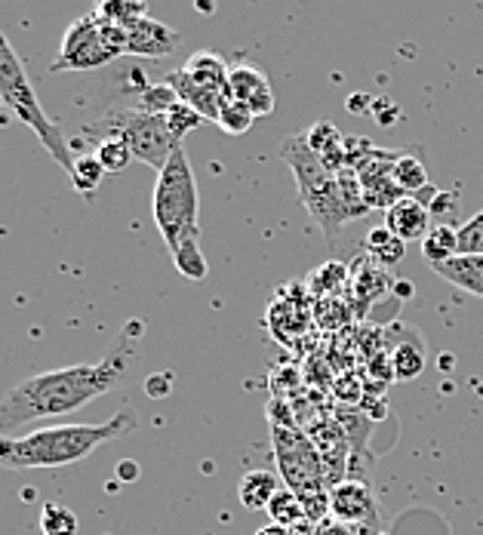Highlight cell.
I'll use <instances>...</instances> for the list:
<instances>
[{
	"instance_id": "cell-1",
	"label": "cell",
	"mask_w": 483,
	"mask_h": 535,
	"mask_svg": "<svg viewBox=\"0 0 483 535\" xmlns=\"http://www.w3.org/2000/svg\"><path fill=\"white\" fill-rule=\"evenodd\" d=\"M142 333L145 323L130 320L99 363L50 369V373H37L13 385L0 397V434H13L16 428H25L37 419L68 416L90 400L102 397L105 391L117 388V382L130 373V366L139 357Z\"/></svg>"
},
{
	"instance_id": "cell-2",
	"label": "cell",
	"mask_w": 483,
	"mask_h": 535,
	"mask_svg": "<svg viewBox=\"0 0 483 535\" xmlns=\"http://www.w3.org/2000/svg\"><path fill=\"white\" fill-rule=\"evenodd\" d=\"M136 428L133 413H117L102 425H47L28 434H0V468L47 471L65 468L93 456L102 443H111Z\"/></svg>"
},
{
	"instance_id": "cell-3",
	"label": "cell",
	"mask_w": 483,
	"mask_h": 535,
	"mask_svg": "<svg viewBox=\"0 0 483 535\" xmlns=\"http://www.w3.org/2000/svg\"><path fill=\"white\" fill-rule=\"evenodd\" d=\"M0 102H4V108L10 114H16V120L25 123V127L40 139V145L50 151V157L71 176L74 154L68 148V139L59 130V123L44 111V105H40L31 77L4 31H0Z\"/></svg>"
},
{
	"instance_id": "cell-4",
	"label": "cell",
	"mask_w": 483,
	"mask_h": 535,
	"mask_svg": "<svg viewBox=\"0 0 483 535\" xmlns=\"http://www.w3.org/2000/svg\"><path fill=\"white\" fill-rule=\"evenodd\" d=\"M280 157L290 167V173L296 176V188H299V197L305 203L308 216L317 222V228L324 231V237L330 240V246L336 243V234L354 222L351 213L345 210V200L339 194V182H336V173H330L324 167V160H320L305 136H290L284 145H280Z\"/></svg>"
},
{
	"instance_id": "cell-5",
	"label": "cell",
	"mask_w": 483,
	"mask_h": 535,
	"mask_svg": "<svg viewBox=\"0 0 483 535\" xmlns=\"http://www.w3.org/2000/svg\"><path fill=\"white\" fill-rule=\"evenodd\" d=\"M154 222L157 231L170 246V253H176L182 243L197 240V213H200V197H197V182L194 170L188 163L185 148L179 145L173 157L167 160V167L157 173L154 185Z\"/></svg>"
},
{
	"instance_id": "cell-6",
	"label": "cell",
	"mask_w": 483,
	"mask_h": 535,
	"mask_svg": "<svg viewBox=\"0 0 483 535\" xmlns=\"http://www.w3.org/2000/svg\"><path fill=\"white\" fill-rule=\"evenodd\" d=\"M108 130L105 136H120L136 160L148 163L151 170H164L167 160L173 157V151L182 145L170 127H167V117L164 114H148V111H139V108H114L105 114V120L99 123L96 130Z\"/></svg>"
},
{
	"instance_id": "cell-7",
	"label": "cell",
	"mask_w": 483,
	"mask_h": 535,
	"mask_svg": "<svg viewBox=\"0 0 483 535\" xmlns=\"http://www.w3.org/2000/svg\"><path fill=\"white\" fill-rule=\"evenodd\" d=\"M127 56V31L99 22L93 13L77 19L65 37L50 71H90Z\"/></svg>"
},
{
	"instance_id": "cell-8",
	"label": "cell",
	"mask_w": 483,
	"mask_h": 535,
	"mask_svg": "<svg viewBox=\"0 0 483 535\" xmlns=\"http://www.w3.org/2000/svg\"><path fill=\"white\" fill-rule=\"evenodd\" d=\"M400 151H382L376 148L364 163L357 167V179H360V191H364V200L370 210H388L391 203H397L400 197H407L394 185V160Z\"/></svg>"
},
{
	"instance_id": "cell-9",
	"label": "cell",
	"mask_w": 483,
	"mask_h": 535,
	"mask_svg": "<svg viewBox=\"0 0 483 535\" xmlns=\"http://www.w3.org/2000/svg\"><path fill=\"white\" fill-rule=\"evenodd\" d=\"M379 514L376 496L367 483L360 480H342L330 489V517L345 526H373Z\"/></svg>"
},
{
	"instance_id": "cell-10",
	"label": "cell",
	"mask_w": 483,
	"mask_h": 535,
	"mask_svg": "<svg viewBox=\"0 0 483 535\" xmlns=\"http://www.w3.org/2000/svg\"><path fill=\"white\" fill-rule=\"evenodd\" d=\"M228 99L247 105L256 117L274 111V90L268 84V77L253 65H234L228 71Z\"/></svg>"
},
{
	"instance_id": "cell-11",
	"label": "cell",
	"mask_w": 483,
	"mask_h": 535,
	"mask_svg": "<svg viewBox=\"0 0 483 535\" xmlns=\"http://www.w3.org/2000/svg\"><path fill=\"white\" fill-rule=\"evenodd\" d=\"M179 31L157 22L151 16H145L142 22H136L127 31V56H139V59H164L170 53L179 50Z\"/></svg>"
},
{
	"instance_id": "cell-12",
	"label": "cell",
	"mask_w": 483,
	"mask_h": 535,
	"mask_svg": "<svg viewBox=\"0 0 483 535\" xmlns=\"http://www.w3.org/2000/svg\"><path fill=\"white\" fill-rule=\"evenodd\" d=\"M385 228L404 243L425 240L431 231V210L419 194H407L385 210Z\"/></svg>"
},
{
	"instance_id": "cell-13",
	"label": "cell",
	"mask_w": 483,
	"mask_h": 535,
	"mask_svg": "<svg viewBox=\"0 0 483 535\" xmlns=\"http://www.w3.org/2000/svg\"><path fill=\"white\" fill-rule=\"evenodd\" d=\"M391 290V277L388 271L373 262L370 256L357 259L351 268H348V296L357 308H370L379 296H385Z\"/></svg>"
},
{
	"instance_id": "cell-14",
	"label": "cell",
	"mask_w": 483,
	"mask_h": 535,
	"mask_svg": "<svg viewBox=\"0 0 483 535\" xmlns=\"http://www.w3.org/2000/svg\"><path fill=\"white\" fill-rule=\"evenodd\" d=\"M167 84L173 87V93L179 96V102L191 105L204 120H213V123L219 120V111H222V105H225L228 96L210 93V90H204L200 84H194V80L182 68H176V71L167 74Z\"/></svg>"
},
{
	"instance_id": "cell-15",
	"label": "cell",
	"mask_w": 483,
	"mask_h": 535,
	"mask_svg": "<svg viewBox=\"0 0 483 535\" xmlns=\"http://www.w3.org/2000/svg\"><path fill=\"white\" fill-rule=\"evenodd\" d=\"M182 71L194 80V84H200L204 90H210V93H219V96H228V65H225V59L219 56V53H213V50H200V53H194L185 65H182Z\"/></svg>"
},
{
	"instance_id": "cell-16",
	"label": "cell",
	"mask_w": 483,
	"mask_h": 535,
	"mask_svg": "<svg viewBox=\"0 0 483 535\" xmlns=\"http://www.w3.org/2000/svg\"><path fill=\"white\" fill-rule=\"evenodd\" d=\"M437 277L450 280L459 290L483 299V256L480 253H459L456 259L444 262V265H434Z\"/></svg>"
},
{
	"instance_id": "cell-17",
	"label": "cell",
	"mask_w": 483,
	"mask_h": 535,
	"mask_svg": "<svg viewBox=\"0 0 483 535\" xmlns=\"http://www.w3.org/2000/svg\"><path fill=\"white\" fill-rule=\"evenodd\" d=\"M305 142H308V148H311L320 160H324V167H327L330 173L345 170V136L333 127L330 120L314 123V127L305 133Z\"/></svg>"
},
{
	"instance_id": "cell-18",
	"label": "cell",
	"mask_w": 483,
	"mask_h": 535,
	"mask_svg": "<svg viewBox=\"0 0 483 535\" xmlns=\"http://www.w3.org/2000/svg\"><path fill=\"white\" fill-rule=\"evenodd\" d=\"M277 489H280L277 474L268 471V468H256V471L240 477L237 499H240V505H244L247 511H268L271 499L277 496Z\"/></svg>"
},
{
	"instance_id": "cell-19",
	"label": "cell",
	"mask_w": 483,
	"mask_h": 535,
	"mask_svg": "<svg viewBox=\"0 0 483 535\" xmlns=\"http://www.w3.org/2000/svg\"><path fill=\"white\" fill-rule=\"evenodd\" d=\"M428 363V351L422 345V339L413 333L400 342L391 354V369H394V382H413L422 376V369Z\"/></svg>"
},
{
	"instance_id": "cell-20",
	"label": "cell",
	"mask_w": 483,
	"mask_h": 535,
	"mask_svg": "<svg viewBox=\"0 0 483 535\" xmlns=\"http://www.w3.org/2000/svg\"><path fill=\"white\" fill-rule=\"evenodd\" d=\"M462 253V243H459V228L440 222L437 228L428 231V237L422 240V256L425 262L434 268V265H444L450 259H456Z\"/></svg>"
},
{
	"instance_id": "cell-21",
	"label": "cell",
	"mask_w": 483,
	"mask_h": 535,
	"mask_svg": "<svg viewBox=\"0 0 483 535\" xmlns=\"http://www.w3.org/2000/svg\"><path fill=\"white\" fill-rule=\"evenodd\" d=\"M308 290L317 299H336L339 293H348V268L339 259H330L308 274Z\"/></svg>"
},
{
	"instance_id": "cell-22",
	"label": "cell",
	"mask_w": 483,
	"mask_h": 535,
	"mask_svg": "<svg viewBox=\"0 0 483 535\" xmlns=\"http://www.w3.org/2000/svg\"><path fill=\"white\" fill-rule=\"evenodd\" d=\"M93 16L105 25H114V28H124L130 31L136 22H142L148 16V7L145 4H136V0H96L93 7Z\"/></svg>"
},
{
	"instance_id": "cell-23",
	"label": "cell",
	"mask_w": 483,
	"mask_h": 535,
	"mask_svg": "<svg viewBox=\"0 0 483 535\" xmlns=\"http://www.w3.org/2000/svg\"><path fill=\"white\" fill-rule=\"evenodd\" d=\"M404 253H407V243L400 240L397 234H391L385 225H379V228H373V231L367 234V256H370L373 262H379L382 268L400 265Z\"/></svg>"
},
{
	"instance_id": "cell-24",
	"label": "cell",
	"mask_w": 483,
	"mask_h": 535,
	"mask_svg": "<svg viewBox=\"0 0 483 535\" xmlns=\"http://www.w3.org/2000/svg\"><path fill=\"white\" fill-rule=\"evenodd\" d=\"M268 517H271V523L287 526V529H299V526L311 523L308 514H305L302 499L296 496L290 486H280V489H277V496H274L271 505H268Z\"/></svg>"
},
{
	"instance_id": "cell-25",
	"label": "cell",
	"mask_w": 483,
	"mask_h": 535,
	"mask_svg": "<svg viewBox=\"0 0 483 535\" xmlns=\"http://www.w3.org/2000/svg\"><path fill=\"white\" fill-rule=\"evenodd\" d=\"M394 185L404 194H419L428 188V170L413 151H400L394 160Z\"/></svg>"
},
{
	"instance_id": "cell-26",
	"label": "cell",
	"mask_w": 483,
	"mask_h": 535,
	"mask_svg": "<svg viewBox=\"0 0 483 535\" xmlns=\"http://www.w3.org/2000/svg\"><path fill=\"white\" fill-rule=\"evenodd\" d=\"M93 154H96V160L102 163L105 173H124L130 163L136 160L133 151H130V145L120 139V136H102Z\"/></svg>"
},
{
	"instance_id": "cell-27",
	"label": "cell",
	"mask_w": 483,
	"mask_h": 535,
	"mask_svg": "<svg viewBox=\"0 0 483 535\" xmlns=\"http://www.w3.org/2000/svg\"><path fill=\"white\" fill-rule=\"evenodd\" d=\"M102 176H105V170L96 160V154H74V170H71L68 179H71L77 194H84V197L96 194V188L102 185Z\"/></svg>"
},
{
	"instance_id": "cell-28",
	"label": "cell",
	"mask_w": 483,
	"mask_h": 535,
	"mask_svg": "<svg viewBox=\"0 0 483 535\" xmlns=\"http://www.w3.org/2000/svg\"><path fill=\"white\" fill-rule=\"evenodd\" d=\"M173 262H176V271H179L185 280H191V283L207 280V274H210V265H207L204 253H200V243H197V240L182 243L179 250L173 253Z\"/></svg>"
},
{
	"instance_id": "cell-29",
	"label": "cell",
	"mask_w": 483,
	"mask_h": 535,
	"mask_svg": "<svg viewBox=\"0 0 483 535\" xmlns=\"http://www.w3.org/2000/svg\"><path fill=\"white\" fill-rule=\"evenodd\" d=\"M256 123V114L247 108V105H240L234 99H225L222 111H219V120H216V127H222L228 136H244L250 133V127Z\"/></svg>"
},
{
	"instance_id": "cell-30",
	"label": "cell",
	"mask_w": 483,
	"mask_h": 535,
	"mask_svg": "<svg viewBox=\"0 0 483 535\" xmlns=\"http://www.w3.org/2000/svg\"><path fill=\"white\" fill-rule=\"evenodd\" d=\"M77 514L65 505H44L40 511V532L44 535H77Z\"/></svg>"
},
{
	"instance_id": "cell-31",
	"label": "cell",
	"mask_w": 483,
	"mask_h": 535,
	"mask_svg": "<svg viewBox=\"0 0 483 535\" xmlns=\"http://www.w3.org/2000/svg\"><path fill=\"white\" fill-rule=\"evenodd\" d=\"M167 127H170V133L182 142L188 133H194L197 127H200V123H204V117H200L191 105H185V102H176L167 114Z\"/></svg>"
},
{
	"instance_id": "cell-32",
	"label": "cell",
	"mask_w": 483,
	"mask_h": 535,
	"mask_svg": "<svg viewBox=\"0 0 483 535\" xmlns=\"http://www.w3.org/2000/svg\"><path fill=\"white\" fill-rule=\"evenodd\" d=\"M459 243H462V253H480L483 256V210L459 228Z\"/></svg>"
},
{
	"instance_id": "cell-33",
	"label": "cell",
	"mask_w": 483,
	"mask_h": 535,
	"mask_svg": "<svg viewBox=\"0 0 483 535\" xmlns=\"http://www.w3.org/2000/svg\"><path fill=\"white\" fill-rule=\"evenodd\" d=\"M173 391V373H154L145 379V394L151 400H164Z\"/></svg>"
},
{
	"instance_id": "cell-34",
	"label": "cell",
	"mask_w": 483,
	"mask_h": 535,
	"mask_svg": "<svg viewBox=\"0 0 483 535\" xmlns=\"http://www.w3.org/2000/svg\"><path fill=\"white\" fill-rule=\"evenodd\" d=\"M256 535H314V526L305 523L299 529H287V526H277V523H268V526H259Z\"/></svg>"
},
{
	"instance_id": "cell-35",
	"label": "cell",
	"mask_w": 483,
	"mask_h": 535,
	"mask_svg": "<svg viewBox=\"0 0 483 535\" xmlns=\"http://www.w3.org/2000/svg\"><path fill=\"white\" fill-rule=\"evenodd\" d=\"M117 477L124 480V483H133V480H139V465L133 462V459H124L117 465Z\"/></svg>"
},
{
	"instance_id": "cell-36",
	"label": "cell",
	"mask_w": 483,
	"mask_h": 535,
	"mask_svg": "<svg viewBox=\"0 0 483 535\" xmlns=\"http://www.w3.org/2000/svg\"><path fill=\"white\" fill-rule=\"evenodd\" d=\"M317 535H354V532H351V526H345V523H327V526L317 529Z\"/></svg>"
},
{
	"instance_id": "cell-37",
	"label": "cell",
	"mask_w": 483,
	"mask_h": 535,
	"mask_svg": "<svg viewBox=\"0 0 483 535\" xmlns=\"http://www.w3.org/2000/svg\"><path fill=\"white\" fill-rule=\"evenodd\" d=\"M370 102H373L370 96H351V99H348V111H351V114H360V111H370V108H367Z\"/></svg>"
},
{
	"instance_id": "cell-38",
	"label": "cell",
	"mask_w": 483,
	"mask_h": 535,
	"mask_svg": "<svg viewBox=\"0 0 483 535\" xmlns=\"http://www.w3.org/2000/svg\"><path fill=\"white\" fill-rule=\"evenodd\" d=\"M200 13H213V0H197Z\"/></svg>"
},
{
	"instance_id": "cell-39",
	"label": "cell",
	"mask_w": 483,
	"mask_h": 535,
	"mask_svg": "<svg viewBox=\"0 0 483 535\" xmlns=\"http://www.w3.org/2000/svg\"><path fill=\"white\" fill-rule=\"evenodd\" d=\"M136 4H145V0H136Z\"/></svg>"
}]
</instances>
